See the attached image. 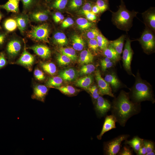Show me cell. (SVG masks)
I'll return each instance as SVG.
<instances>
[{"mask_svg": "<svg viewBox=\"0 0 155 155\" xmlns=\"http://www.w3.org/2000/svg\"><path fill=\"white\" fill-rule=\"evenodd\" d=\"M131 40L128 38L126 42L123 52L122 59L123 66L127 72L130 75L132 74L131 69V63L133 52L131 47Z\"/></svg>", "mask_w": 155, "mask_h": 155, "instance_id": "6", "label": "cell"}, {"mask_svg": "<svg viewBox=\"0 0 155 155\" xmlns=\"http://www.w3.org/2000/svg\"><path fill=\"white\" fill-rule=\"evenodd\" d=\"M73 48L75 50L80 51L83 49L85 46V42L80 36L76 34L71 37Z\"/></svg>", "mask_w": 155, "mask_h": 155, "instance_id": "24", "label": "cell"}, {"mask_svg": "<svg viewBox=\"0 0 155 155\" xmlns=\"http://www.w3.org/2000/svg\"><path fill=\"white\" fill-rule=\"evenodd\" d=\"M116 122L115 118L112 115H106L102 130L100 134L97 136V138L99 140H101L102 137L106 132L116 128L115 123Z\"/></svg>", "mask_w": 155, "mask_h": 155, "instance_id": "11", "label": "cell"}, {"mask_svg": "<svg viewBox=\"0 0 155 155\" xmlns=\"http://www.w3.org/2000/svg\"><path fill=\"white\" fill-rule=\"evenodd\" d=\"M129 97L135 103H140L142 101L148 100L154 103L155 101L151 86L146 81L142 80L138 74Z\"/></svg>", "mask_w": 155, "mask_h": 155, "instance_id": "2", "label": "cell"}, {"mask_svg": "<svg viewBox=\"0 0 155 155\" xmlns=\"http://www.w3.org/2000/svg\"><path fill=\"white\" fill-rule=\"evenodd\" d=\"M40 66L43 69L50 75H54L56 72L57 68L55 65L52 62L40 63Z\"/></svg>", "mask_w": 155, "mask_h": 155, "instance_id": "30", "label": "cell"}, {"mask_svg": "<svg viewBox=\"0 0 155 155\" xmlns=\"http://www.w3.org/2000/svg\"><path fill=\"white\" fill-rule=\"evenodd\" d=\"M125 145L121 149L117 155H133V150L127 144Z\"/></svg>", "mask_w": 155, "mask_h": 155, "instance_id": "41", "label": "cell"}, {"mask_svg": "<svg viewBox=\"0 0 155 155\" xmlns=\"http://www.w3.org/2000/svg\"><path fill=\"white\" fill-rule=\"evenodd\" d=\"M113 65V63L112 61L101 64L102 69V71H105L107 69L112 67Z\"/></svg>", "mask_w": 155, "mask_h": 155, "instance_id": "52", "label": "cell"}, {"mask_svg": "<svg viewBox=\"0 0 155 155\" xmlns=\"http://www.w3.org/2000/svg\"><path fill=\"white\" fill-rule=\"evenodd\" d=\"M40 57L47 59L51 56V51L49 48L42 44L35 45L28 48Z\"/></svg>", "mask_w": 155, "mask_h": 155, "instance_id": "13", "label": "cell"}, {"mask_svg": "<svg viewBox=\"0 0 155 155\" xmlns=\"http://www.w3.org/2000/svg\"><path fill=\"white\" fill-rule=\"evenodd\" d=\"M146 149L143 144L136 153V154L137 155H146Z\"/></svg>", "mask_w": 155, "mask_h": 155, "instance_id": "54", "label": "cell"}, {"mask_svg": "<svg viewBox=\"0 0 155 155\" xmlns=\"http://www.w3.org/2000/svg\"><path fill=\"white\" fill-rule=\"evenodd\" d=\"M99 34V31L97 29L93 28L90 29L87 32L86 35L89 39H95Z\"/></svg>", "mask_w": 155, "mask_h": 155, "instance_id": "45", "label": "cell"}, {"mask_svg": "<svg viewBox=\"0 0 155 155\" xmlns=\"http://www.w3.org/2000/svg\"><path fill=\"white\" fill-rule=\"evenodd\" d=\"M55 43L61 46L66 45L68 43V40L65 34L63 32H58L53 35Z\"/></svg>", "mask_w": 155, "mask_h": 155, "instance_id": "26", "label": "cell"}, {"mask_svg": "<svg viewBox=\"0 0 155 155\" xmlns=\"http://www.w3.org/2000/svg\"><path fill=\"white\" fill-rule=\"evenodd\" d=\"M56 88L63 94L69 96L75 95L79 91V90H77L73 86L70 85L60 86Z\"/></svg>", "mask_w": 155, "mask_h": 155, "instance_id": "28", "label": "cell"}, {"mask_svg": "<svg viewBox=\"0 0 155 155\" xmlns=\"http://www.w3.org/2000/svg\"><path fill=\"white\" fill-rule=\"evenodd\" d=\"M95 66L92 64H86L83 65L81 68L79 74L81 75L90 74L94 71Z\"/></svg>", "mask_w": 155, "mask_h": 155, "instance_id": "36", "label": "cell"}, {"mask_svg": "<svg viewBox=\"0 0 155 155\" xmlns=\"http://www.w3.org/2000/svg\"><path fill=\"white\" fill-rule=\"evenodd\" d=\"M125 38V36L122 35L116 40L109 41V44L115 49L120 56L122 51Z\"/></svg>", "mask_w": 155, "mask_h": 155, "instance_id": "23", "label": "cell"}, {"mask_svg": "<svg viewBox=\"0 0 155 155\" xmlns=\"http://www.w3.org/2000/svg\"><path fill=\"white\" fill-rule=\"evenodd\" d=\"M88 46L89 48L94 52H97L98 49L97 41L96 39H90L88 41Z\"/></svg>", "mask_w": 155, "mask_h": 155, "instance_id": "44", "label": "cell"}, {"mask_svg": "<svg viewBox=\"0 0 155 155\" xmlns=\"http://www.w3.org/2000/svg\"><path fill=\"white\" fill-rule=\"evenodd\" d=\"M104 54L106 57L113 62L118 61L120 57L117 52L109 44L104 50Z\"/></svg>", "mask_w": 155, "mask_h": 155, "instance_id": "22", "label": "cell"}, {"mask_svg": "<svg viewBox=\"0 0 155 155\" xmlns=\"http://www.w3.org/2000/svg\"><path fill=\"white\" fill-rule=\"evenodd\" d=\"M104 80L110 85L114 91L117 90L121 86V82L115 73L112 72L106 75Z\"/></svg>", "mask_w": 155, "mask_h": 155, "instance_id": "15", "label": "cell"}, {"mask_svg": "<svg viewBox=\"0 0 155 155\" xmlns=\"http://www.w3.org/2000/svg\"><path fill=\"white\" fill-rule=\"evenodd\" d=\"M34 75L35 78L39 81L44 80L45 78L43 73L38 69H35Z\"/></svg>", "mask_w": 155, "mask_h": 155, "instance_id": "47", "label": "cell"}, {"mask_svg": "<svg viewBox=\"0 0 155 155\" xmlns=\"http://www.w3.org/2000/svg\"><path fill=\"white\" fill-rule=\"evenodd\" d=\"M74 23L73 20L70 18H68L63 22L61 26L63 28H66L71 26Z\"/></svg>", "mask_w": 155, "mask_h": 155, "instance_id": "48", "label": "cell"}, {"mask_svg": "<svg viewBox=\"0 0 155 155\" xmlns=\"http://www.w3.org/2000/svg\"><path fill=\"white\" fill-rule=\"evenodd\" d=\"M95 3L101 12L104 11L108 8L107 0H96Z\"/></svg>", "mask_w": 155, "mask_h": 155, "instance_id": "42", "label": "cell"}, {"mask_svg": "<svg viewBox=\"0 0 155 155\" xmlns=\"http://www.w3.org/2000/svg\"><path fill=\"white\" fill-rule=\"evenodd\" d=\"M83 0H69L68 7L71 10H75L82 6Z\"/></svg>", "mask_w": 155, "mask_h": 155, "instance_id": "37", "label": "cell"}, {"mask_svg": "<svg viewBox=\"0 0 155 155\" xmlns=\"http://www.w3.org/2000/svg\"><path fill=\"white\" fill-rule=\"evenodd\" d=\"M59 75L63 80L66 81H72L75 80L78 76L75 69L72 68H68L61 71Z\"/></svg>", "mask_w": 155, "mask_h": 155, "instance_id": "16", "label": "cell"}, {"mask_svg": "<svg viewBox=\"0 0 155 155\" xmlns=\"http://www.w3.org/2000/svg\"><path fill=\"white\" fill-rule=\"evenodd\" d=\"M91 96L94 102L100 96L98 87L95 85L90 86L87 89Z\"/></svg>", "mask_w": 155, "mask_h": 155, "instance_id": "39", "label": "cell"}, {"mask_svg": "<svg viewBox=\"0 0 155 155\" xmlns=\"http://www.w3.org/2000/svg\"><path fill=\"white\" fill-rule=\"evenodd\" d=\"M6 64L7 61L4 54L1 52L0 53V69L5 66Z\"/></svg>", "mask_w": 155, "mask_h": 155, "instance_id": "50", "label": "cell"}, {"mask_svg": "<svg viewBox=\"0 0 155 155\" xmlns=\"http://www.w3.org/2000/svg\"><path fill=\"white\" fill-rule=\"evenodd\" d=\"M94 56L92 53L88 50L82 51L78 59V62L81 64H86L92 62Z\"/></svg>", "mask_w": 155, "mask_h": 155, "instance_id": "21", "label": "cell"}, {"mask_svg": "<svg viewBox=\"0 0 155 155\" xmlns=\"http://www.w3.org/2000/svg\"><path fill=\"white\" fill-rule=\"evenodd\" d=\"M30 17L34 21L41 22L47 20L49 18V16L46 11H37L32 13L30 15Z\"/></svg>", "mask_w": 155, "mask_h": 155, "instance_id": "25", "label": "cell"}, {"mask_svg": "<svg viewBox=\"0 0 155 155\" xmlns=\"http://www.w3.org/2000/svg\"><path fill=\"white\" fill-rule=\"evenodd\" d=\"M3 17V15L1 13V11H0V22ZM1 29V28L0 25V30Z\"/></svg>", "mask_w": 155, "mask_h": 155, "instance_id": "58", "label": "cell"}, {"mask_svg": "<svg viewBox=\"0 0 155 155\" xmlns=\"http://www.w3.org/2000/svg\"><path fill=\"white\" fill-rule=\"evenodd\" d=\"M76 22L79 28L82 30H85L90 28L92 25L91 22H89L86 19L80 18H78Z\"/></svg>", "mask_w": 155, "mask_h": 155, "instance_id": "34", "label": "cell"}, {"mask_svg": "<svg viewBox=\"0 0 155 155\" xmlns=\"http://www.w3.org/2000/svg\"><path fill=\"white\" fill-rule=\"evenodd\" d=\"M143 139L138 136H135L129 140H125V144L128 145L136 154L143 144Z\"/></svg>", "mask_w": 155, "mask_h": 155, "instance_id": "17", "label": "cell"}, {"mask_svg": "<svg viewBox=\"0 0 155 155\" xmlns=\"http://www.w3.org/2000/svg\"><path fill=\"white\" fill-rule=\"evenodd\" d=\"M135 15V12H131L127 9L121 0L118 11L113 13L112 20L118 28L126 31L131 26L133 18Z\"/></svg>", "mask_w": 155, "mask_h": 155, "instance_id": "3", "label": "cell"}, {"mask_svg": "<svg viewBox=\"0 0 155 155\" xmlns=\"http://www.w3.org/2000/svg\"><path fill=\"white\" fill-rule=\"evenodd\" d=\"M48 91V88L44 85H36L33 88V92L32 98L33 99L44 102Z\"/></svg>", "mask_w": 155, "mask_h": 155, "instance_id": "14", "label": "cell"}, {"mask_svg": "<svg viewBox=\"0 0 155 155\" xmlns=\"http://www.w3.org/2000/svg\"><path fill=\"white\" fill-rule=\"evenodd\" d=\"M15 20L18 28L20 32L23 33L26 30L28 24V17L26 15H20L16 17Z\"/></svg>", "mask_w": 155, "mask_h": 155, "instance_id": "20", "label": "cell"}, {"mask_svg": "<svg viewBox=\"0 0 155 155\" xmlns=\"http://www.w3.org/2000/svg\"><path fill=\"white\" fill-rule=\"evenodd\" d=\"M53 0L51 5V7L58 10H61L65 8L69 1V0Z\"/></svg>", "mask_w": 155, "mask_h": 155, "instance_id": "35", "label": "cell"}, {"mask_svg": "<svg viewBox=\"0 0 155 155\" xmlns=\"http://www.w3.org/2000/svg\"><path fill=\"white\" fill-rule=\"evenodd\" d=\"M7 36L6 32H0V48L5 43Z\"/></svg>", "mask_w": 155, "mask_h": 155, "instance_id": "51", "label": "cell"}, {"mask_svg": "<svg viewBox=\"0 0 155 155\" xmlns=\"http://www.w3.org/2000/svg\"><path fill=\"white\" fill-rule=\"evenodd\" d=\"M22 47L21 41L17 39H13L7 43L6 47V51L10 58H14L18 55Z\"/></svg>", "mask_w": 155, "mask_h": 155, "instance_id": "10", "label": "cell"}, {"mask_svg": "<svg viewBox=\"0 0 155 155\" xmlns=\"http://www.w3.org/2000/svg\"><path fill=\"white\" fill-rule=\"evenodd\" d=\"M94 3L90 1H86L83 4L81 11L84 15L86 13L92 11V7Z\"/></svg>", "mask_w": 155, "mask_h": 155, "instance_id": "43", "label": "cell"}, {"mask_svg": "<svg viewBox=\"0 0 155 155\" xmlns=\"http://www.w3.org/2000/svg\"><path fill=\"white\" fill-rule=\"evenodd\" d=\"M23 7L25 9H28L32 7L35 4L36 0H21Z\"/></svg>", "mask_w": 155, "mask_h": 155, "instance_id": "46", "label": "cell"}, {"mask_svg": "<svg viewBox=\"0 0 155 155\" xmlns=\"http://www.w3.org/2000/svg\"><path fill=\"white\" fill-rule=\"evenodd\" d=\"M143 143L146 148L147 153L155 150L154 142L151 140L143 139Z\"/></svg>", "mask_w": 155, "mask_h": 155, "instance_id": "40", "label": "cell"}, {"mask_svg": "<svg viewBox=\"0 0 155 155\" xmlns=\"http://www.w3.org/2000/svg\"><path fill=\"white\" fill-rule=\"evenodd\" d=\"M98 46L101 49L104 50L108 46L109 41L102 34H99L96 37Z\"/></svg>", "mask_w": 155, "mask_h": 155, "instance_id": "33", "label": "cell"}, {"mask_svg": "<svg viewBox=\"0 0 155 155\" xmlns=\"http://www.w3.org/2000/svg\"><path fill=\"white\" fill-rule=\"evenodd\" d=\"M93 81L92 75H86L78 79L75 82L76 86L87 90L91 86Z\"/></svg>", "mask_w": 155, "mask_h": 155, "instance_id": "19", "label": "cell"}, {"mask_svg": "<svg viewBox=\"0 0 155 155\" xmlns=\"http://www.w3.org/2000/svg\"><path fill=\"white\" fill-rule=\"evenodd\" d=\"M95 75L100 95H107L112 97H114V96L112 93L110 85L102 77L100 71L99 69L96 70Z\"/></svg>", "mask_w": 155, "mask_h": 155, "instance_id": "8", "label": "cell"}, {"mask_svg": "<svg viewBox=\"0 0 155 155\" xmlns=\"http://www.w3.org/2000/svg\"><path fill=\"white\" fill-rule=\"evenodd\" d=\"M111 61L110 59L106 57L101 60L100 64H103Z\"/></svg>", "mask_w": 155, "mask_h": 155, "instance_id": "56", "label": "cell"}, {"mask_svg": "<svg viewBox=\"0 0 155 155\" xmlns=\"http://www.w3.org/2000/svg\"><path fill=\"white\" fill-rule=\"evenodd\" d=\"M145 16V20L147 24L153 30L155 29V14L154 11L148 12Z\"/></svg>", "mask_w": 155, "mask_h": 155, "instance_id": "32", "label": "cell"}, {"mask_svg": "<svg viewBox=\"0 0 155 155\" xmlns=\"http://www.w3.org/2000/svg\"><path fill=\"white\" fill-rule=\"evenodd\" d=\"M3 26L4 29L9 32L14 31L18 28L15 19L12 18L6 19L3 22Z\"/></svg>", "mask_w": 155, "mask_h": 155, "instance_id": "27", "label": "cell"}, {"mask_svg": "<svg viewBox=\"0 0 155 155\" xmlns=\"http://www.w3.org/2000/svg\"><path fill=\"white\" fill-rule=\"evenodd\" d=\"M63 81V79L60 76H55L50 78L47 81L46 85L48 87L56 88L60 86Z\"/></svg>", "mask_w": 155, "mask_h": 155, "instance_id": "31", "label": "cell"}, {"mask_svg": "<svg viewBox=\"0 0 155 155\" xmlns=\"http://www.w3.org/2000/svg\"><path fill=\"white\" fill-rule=\"evenodd\" d=\"M92 11L95 14H97L100 12L99 9L95 3L92 5Z\"/></svg>", "mask_w": 155, "mask_h": 155, "instance_id": "55", "label": "cell"}, {"mask_svg": "<svg viewBox=\"0 0 155 155\" xmlns=\"http://www.w3.org/2000/svg\"><path fill=\"white\" fill-rule=\"evenodd\" d=\"M50 30L45 24L33 27L28 33V36L35 41L48 42Z\"/></svg>", "mask_w": 155, "mask_h": 155, "instance_id": "5", "label": "cell"}, {"mask_svg": "<svg viewBox=\"0 0 155 155\" xmlns=\"http://www.w3.org/2000/svg\"><path fill=\"white\" fill-rule=\"evenodd\" d=\"M139 40L145 51H151L154 49L155 44V38L153 34L149 30H145Z\"/></svg>", "mask_w": 155, "mask_h": 155, "instance_id": "9", "label": "cell"}, {"mask_svg": "<svg viewBox=\"0 0 155 155\" xmlns=\"http://www.w3.org/2000/svg\"><path fill=\"white\" fill-rule=\"evenodd\" d=\"M53 0H45L46 2L47 3H49Z\"/></svg>", "mask_w": 155, "mask_h": 155, "instance_id": "59", "label": "cell"}, {"mask_svg": "<svg viewBox=\"0 0 155 155\" xmlns=\"http://www.w3.org/2000/svg\"><path fill=\"white\" fill-rule=\"evenodd\" d=\"M155 155V150L146 154V155Z\"/></svg>", "mask_w": 155, "mask_h": 155, "instance_id": "57", "label": "cell"}, {"mask_svg": "<svg viewBox=\"0 0 155 155\" xmlns=\"http://www.w3.org/2000/svg\"><path fill=\"white\" fill-rule=\"evenodd\" d=\"M111 114L117 122L122 127H125L127 121L141 110L140 103H135L130 99L129 93L121 90L111 104Z\"/></svg>", "mask_w": 155, "mask_h": 155, "instance_id": "1", "label": "cell"}, {"mask_svg": "<svg viewBox=\"0 0 155 155\" xmlns=\"http://www.w3.org/2000/svg\"><path fill=\"white\" fill-rule=\"evenodd\" d=\"M130 135L123 134L109 141L104 142L103 144L104 154L106 155H116L121 149V143L124 140H127Z\"/></svg>", "mask_w": 155, "mask_h": 155, "instance_id": "4", "label": "cell"}, {"mask_svg": "<svg viewBox=\"0 0 155 155\" xmlns=\"http://www.w3.org/2000/svg\"><path fill=\"white\" fill-rule=\"evenodd\" d=\"M34 61V56L26 50L24 44L23 51L16 63L26 67L30 68L33 65Z\"/></svg>", "mask_w": 155, "mask_h": 155, "instance_id": "12", "label": "cell"}, {"mask_svg": "<svg viewBox=\"0 0 155 155\" xmlns=\"http://www.w3.org/2000/svg\"><path fill=\"white\" fill-rule=\"evenodd\" d=\"M59 50L61 54L69 57L71 60L75 61L77 60V55L75 50L73 48L61 47Z\"/></svg>", "mask_w": 155, "mask_h": 155, "instance_id": "29", "label": "cell"}, {"mask_svg": "<svg viewBox=\"0 0 155 155\" xmlns=\"http://www.w3.org/2000/svg\"><path fill=\"white\" fill-rule=\"evenodd\" d=\"M20 0H8L5 4L0 5V8L8 12H18L19 3Z\"/></svg>", "mask_w": 155, "mask_h": 155, "instance_id": "18", "label": "cell"}, {"mask_svg": "<svg viewBox=\"0 0 155 155\" xmlns=\"http://www.w3.org/2000/svg\"><path fill=\"white\" fill-rule=\"evenodd\" d=\"M85 15L86 16L87 19L89 20L94 21L96 19V17L95 14L93 13L92 11L87 13Z\"/></svg>", "mask_w": 155, "mask_h": 155, "instance_id": "53", "label": "cell"}, {"mask_svg": "<svg viewBox=\"0 0 155 155\" xmlns=\"http://www.w3.org/2000/svg\"><path fill=\"white\" fill-rule=\"evenodd\" d=\"M94 109L97 116L101 117L106 115L111 109V104L107 99L100 96L95 102Z\"/></svg>", "mask_w": 155, "mask_h": 155, "instance_id": "7", "label": "cell"}, {"mask_svg": "<svg viewBox=\"0 0 155 155\" xmlns=\"http://www.w3.org/2000/svg\"><path fill=\"white\" fill-rule=\"evenodd\" d=\"M64 18V16L59 12H57L53 15V18L55 22L58 23L62 20Z\"/></svg>", "mask_w": 155, "mask_h": 155, "instance_id": "49", "label": "cell"}, {"mask_svg": "<svg viewBox=\"0 0 155 155\" xmlns=\"http://www.w3.org/2000/svg\"><path fill=\"white\" fill-rule=\"evenodd\" d=\"M57 60L60 65H67L70 63L71 60L69 57L62 54H58L57 55Z\"/></svg>", "mask_w": 155, "mask_h": 155, "instance_id": "38", "label": "cell"}]
</instances>
